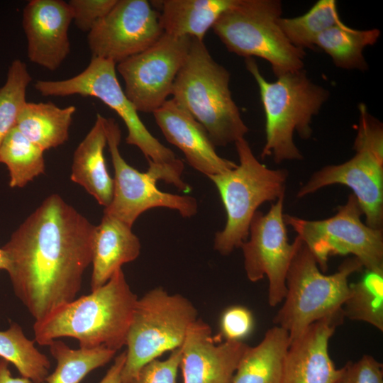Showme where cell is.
I'll return each instance as SVG.
<instances>
[{
	"label": "cell",
	"mask_w": 383,
	"mask_h": 383,
	"mask_svg": "<svg viewBox=\"0 0 383 383\" xmlns=\"http://www.w3.org/2000/svg\"><path fill=\"white\" fill-rule=\"evenodd\" d=\"M279 0H235L212 27L226 49L238 56L267 61L278 77L302 70L304 50L293 45L278 24Z\"/></svg>",
	"instance_id": "52a82bcc"
},
{
	"label": "cell",
	"mask_w": 383,
	"mask_h": 383,
	"mask_svg": "<svg viewBox=\"0 0 383 383\" xmlns=\"http://www.w3.org/2000/svg\"><path fill=\"white\" fill-rule=\"evenodd\" d=\"M43 152L16 126L11 130L0 147V162L7 167L10 187H23L45 172Z\"/></svg>",
	"instance_id": "4316f807"
},
{
	"label": "cell",
	"mask_w": 383,
	"mask_h": 383,
	"mask_svg": "<svg viewBox=\"0 0 383 383\" xmlns=\"http://www.w3.org/2000/svg\"><path fill=\"white\" fill-rule=\"evenodd\" d=\"M245 65L258 85L265 116L262 158L271 156L275 163L302 159L294 134L296 132L303 139L311 137L312 118L328 100L329 91L312 82L303 69L269 82L252 57L245 59Z\"/></svg>",
	"instance_id": "277c9868"
},
{
	"label": "cell",
	"mask_w": 383,
	"mask_h": 383,
	"mask_svg": "<svg viewBox=\"0 0 383 383\" xmlns=\"http://www.w3.org/2000/svg\"><path fill=\"white\" fill-rule=\"evenodd\" d=\"M362 268L352 257L335 273L324 274L301 240L287 272V293L274 325L286 330L292 340L313 322L340 311L348 295L349 277Z\"/></svg>",
	"instance_id": "8992f818"
},
{
	"label": "cell",
	"mask_w": 383,
	"mask_h": 383,
	"mask_svg": "<svg viewBox=\"0 0 383 383\" xmlns=\"http://www.w3.org/2000/svg\"><path fill=\"white\" fill-rule=\"evenodd\" d=\"M126 362V351L118 355L99 383H123L121 372Z\"/></svg>",
	"instance_id": "d590c367"
},
{
	"label": "cell",
	"mask_w": 383,
	"mask_h": 383,
	"mask_svg": "<svg viewBox=\"0 0 383 383\" xmlns=\"http://www.w3.org/2000/svg\"><path fill=\"white\" fill-rule=\"evenodd\" d=\"M284 198L272 204L267 213L255 212L250 225L249 239L240 246L248 279L252 282L265 276L268 279L270 306H276L284 300L287 272L301 241L298 236L293 243L288 241L283 213Z\"/></svg>",
	"instance_id": "4fadbf2b"
},
{
	"label": "cell",
	"mask_w": 383,
	"mask_h": 383,
	"mask_svg": "<svg viewBox=\"0 0 383 383\" xmlns=\"http://www.w3.org/2000/svg\"><path fill=\"white\" fill-rule=\"evenodd\" d=\"M32 81L26 65L14 60L9 66L6 80L0 87V147L16 126L19 113L26 102V89Z\"/></svg>",
	"instance_id": "4dcf8cb0"
},
{
	"label": "cell",
	"mask_w": 383,
	"mask_h": 383,
	"mask_svg": "<svg viewBox=\"0 0 383 383\" xmlns=\"http://www.w3.org/2000/svg\"><path fill=\"white\" fill-rule=\"evenodd\" d=\"M75 111L74 106L60 108L51 102L26 101L19 113L16 127L45 151L67 140Z\"/></svg>",
	"instance_id": "cb8c5ba5"
},
{
	"label": "cell",
	"mask_w": 383,
	"mask_h": 383,
	"mask_svg": "<svg viewBox=\"0 0 383 383\" xmlns=\"http://www.w3.org/2000/svg\"><path fill=\"white\" fill-rule=\"evenodd\" d=\"M230 73L211 55L204 40L192 38L172 99L206 130L214 146H226L248 131L229 87Z\"/></svg>",
	"instance_id": "3957f363"
},
{
	"label": "cell",
	"mask_w": 383,
	"mask_h": 383,
	"mask_svg": "<svg viewBox=\"0 0 383 383\" xmlns=\"http://www.w3.org/2000/svg\"><path fill=\"white\" fill-rule=\"evenodd\" d=\"M104 126L114 178L112 200L104 213L131 227L140 215L150 209H174L183 217H191L197 213V201L194 197L157 189L156 183L161 180V175L154 166L149 165L146 172H141L126 162L119 151L121 132L113 118H104Z\"/></svg>",
	"instance_id": "8fae6325"
},
{
	"label": "cell",
	"mask_w": 383,
	"mask_h": 383,
	"mask_svg": "<svg viewBox=\"0 0 383 383\" xmlns=\"http://www.w3.org/2000/svg\"><path fill=\"white\" fill-rule=\"evenodd\" d=\"M362 214L352 194L328 218L310 221L284 214V220L313 254L322 272L326 271L330 256L348 254L357 258L365 270L383 271L382 229L365 224Z\"/></svg>",
	"instance_id": "30bf717a"
},
{
	"label": "cell",
	"mask_w": 383,
	"mask_h": 383,
	"mask_svg": "<svg viewBox=\"0 0 383 383\" xmlns=\"http://www.w3.org/2000/svg\"><path fill=\"white\" fill-rule=\"evenodd\" d=\"M197 314L189 299L170 294L162 287L138 299L126 337L123 382L131 383L145 365L180 348Z\"/></svg>",
	"instance_id": "ba28073f"
},
{
	"label": "cell",
	"mask_w": 383,
	"mask_h": 383,
	"mask_svg": "<svg viewBox=\"0 0 383 383\" xmlns=\"http://www.w3.org/2000/svg\"><path fill=\"white\" fill-rule=\"evenodd\" d=\"M181 360V347L165 360L155 359L145 365L131 383H176Z\"/></svg>",
	"instance_id": "1f68e13d"
},
{
	"label": "cell",
	"mask_w": 383,
	"mask_h": 383,
	"mask_svg": "<svg viewBox=\"0 0 383 383\" xmlns=\"http://www.w3.org/2000/svg\"><path fill=\"white\" fill-rule=\"evenodd\" d=\"M106 145L104 117L98 113L93 127L74 151L70 175L72 182L83 187L105 208L113 193V179L104 155Z\"/></svg>",
	"instance_id": "44dd1931"
},
{
	"label": "cell",
	"mask_w": 383,
	"mask_h": 383,
	"mask_svg": "<svg viewBox=\"0 0 383 383\" xmlns=\"http://www.w3.org/2000/svg\"><path fill=\"white\" fill-rule=\"evenodd\" d=\"M344 367L346 383H383V365L372 355H364Z\"/></svg>",
	"instance_id": "e575fe53"
},
{
	"label": "cell",
	"mask_w": 383,
	"mask_h": 383,
	"mask_svg": "<svg viewBox=\"0 0 383 383\" xmlns=\"http://www.w3.org/2000/svg\"><path fill=\"white\" fill-rule=\"evenodd\" d=\"M192 38L163 33L146 50L116 64L125 94L138 111L153 113L172 95Z\"/></svg>",
	"instance_id": "7c38bea8"
},
{
	"label": "cell",
	"mask_w": 383,
	"mask_h": 383,
	"mask_svg": "<svg viewBox=\"0 0 383 383\" xmlns=\"http://www.w3.org/2000/svg\"><path fill=\"white\" fill-rule=\"evenodd\" d=\"M117 0H70L67 3L76 26L89 32L98 21L106 15Z\"/></svg>",
	"instance_id": "836d02e7"
},
{
	"label": "cell",
	"mask_w": 383,
	"mask_h": 383,
	"mask_svg": "<svg viewBox=\"0 0 383 383\" xmlns=\"http://www.w3.org/2000/svg\"><path fill=\"white\" fill-rule=\"evenodd\" d=\"M235 145L239 164L208 177L216 187L226 213L225 226L216 233L213 245L223 255L247 240L252 218L261 204L284 196L288 175L284 170H272L260 162L245 138Z\"/></svg>",
	"instance_id": "5b68a950"
},
{
	"label": "cell",
	"mask_w": 383,
	"mask_h": 383,
	"mask_svg": "<svg viewBox=\"0 0 383 383\" xmlns=\"http://www.w3.org/2000/svg\"><path fill=\"white\" fill-rule=\"evenodd\" d=\"M291 339L284 328L274 326L261 342L248 345L232 383H282L284 361Z\"/></svg>",
	"instance_id": "7402d4cb"
},
{
	"label": "cell",
	"mask_w": 383,
	"mask_h": 383,
	"mask_svg": "<svg viewBox=\"0 0 383 383\" xmlns=\"http://www.w3.org/2000/svg\"><path fill=\"white\" fill-rule=\"evenodd\" d=\"M95 228L60 195L52 194L2 247L15 295L35 321L76 299L91 263Z\"/></svg>",
	"instance_id": "6da1fadb"
},
{
	"label": "cell",
	"mask_w": 383,
	"mask_h": 383,
	"mask_svg": "<svg viewBox=\"0 0 383 383\" xmlns=\"http://www.w3.org/2000/svg\"><path fill=\"white\" fill-rule=\"evenodd\" d=\"M9 268V261L5 251L0 248V270H4L6 272Z\"/></svg>",
	"instance_id": "74e56055"
},
{
	"label": "cell",
	"mask_w": 383,
	"mask_h": 383,
	"mask_svg": "<svg viewBox=\"0 0 383 383\" xmlns=\"http://www.w3.org/2000/svg\"><path fill=\"white\" fill-rule=\"evenodd\" d=\"M344 317L383 331V271L365 270L360 279L349 284L343 306Z\"/></svg>",
	"instance_id": "f1b7e54d"
},
{
	"label": "cell",
	"mask_w": 383,
	"mask_h": 383,
	"mask_svg": "<svg viewBox=\"0 0 383 383\" xmlns=\"http://www.w3.org/2000/svg\"><path fill=\"white\" fill-rule=\"evenodd\" d=\"M48 346L57 366L46 377L47 383H80L91 371L111 361L116 353L105 347L72 349L58 339Z\"/></svg>",
	"instance_id": "484cf974"
},
{
	"label": "cell",
	"mask_w": 383,
	"mask_h": 383,
	"mask_svg": "<svg viewBox=\"0 0 383 383\" xmlns=\"http://www.w3.org/2000/svg\"><path fill=\"white\" fill-rule=\"evenodd\" d=\"M379 29L356 30L343 23L321 33L315 47L328 54L335 66L347 70H366L365 48L374 45L379 38Z\"/></svg>",
	"instance_id": "d4e9b609"
},
{
	"label": "cell",
	"mask_w": 383,
	"mask_h": 383,
	"mask_svg": "<svg viewBox=\"0 0 383 383\" xmlns=\"http://www.w3.org/2000/svg\"><path fill=\"white\" fill-rule=\"evenodd\" d=\"M235 0H164L160 21L165 33L204 40L206 32Z\"/></svg>",
	"instance_id": "603a6c76"
},
{
	"label": "cell",
	"mask_w": 383,
	"mask_h": 383,
	"mask_svg": "<svg viewBox=\"0 0 383 383\" xmlns=\"http://www.w3.org/2000/svg\"><path fill=\"white\" fill-rule=\"evenodd\" d=\"M28 339L16 322L6 331H0V358L13 364L21 377L32 383H43L49 374L50 362Z\"/></svg>",
	"instance_id": "83f0119b"
},
{
	"label": "cell",
	"mask_w": 383,
	"mask_h": 383,
	"mask_svg": "<svg viewBox=\"0 0 383 383\" xmlns=\"http://www.w3.org/2000/svg\"><path fill=\"white\" fill-rule=\"evenodd\" d=\"M152 113L166 140L183 152L194 169L209 177L237 166L216 153L204 128L174 99H167Z\"/></svg>",
	"instance_id": "d6986e66"
},
{
	"label": "cell",
	"mask_w": 383,
	"mask_h": 383,
	"mask_svg": "<svg viewBox=\"0 0 383 383\" xmlns=\"http://www.w3.org/2000/svg\"><path fill=\"white\" fill-rule=\"evenodd\" d=\"M164 33L160 13L146 0H117L88 33L92 57L118 64L152 45Z\"/></svg>",
	"instance_id": "5bb4252c"
},
{
	"label": "cell",
	"mask_w": 383,
	"mask_h": 383,
	"mask_svg": "<svg viewBox=\"0 0 383 383\" xmlns=\"http://www.w3.org/2000/svg\"><path fill=\"white\" fill-rule=\"evenodd\" d=\"M9 363L0 358V383H32L26 377H13L10 371Z\"/></svg>",
	"instance_id": "8d00e7d4"
},
{
	"label": "cell",
	"mask_w": 383,
	"mask_h": 383,
	"mask_svg": "<svg viewBox=\"0 0 383 383\" xmlns=\"http://www.w3.org/2000/svg\"><path fill=\"white\" fill-rule=\"evenodd\" d=\"M355 155L340 165H328L312 174L298 191L304 197L332 184H340L353 191L366 218V224L382 229L383 155L367 149H357Z\"/></svg>",
	"instance_id": "9a60e30c"
},
{
	"label": "cell",
	"mask_w": 383,
	"mask_h": 383,
	"mask_svg": "<svg viewBox=\"0 0 383 383\" xmlns=\"http://www.w3.org/2000/svg\"><path fill=\"white\" fill-rule=\"evenodd\" d=\"M73 21L67 2L31 0L23 11L29 60L50 71L60 67L70 51L68 29Z\"/></svg>",
	"instance_id": "ac0fdd59"
},
{
	"label": "cell",
	"mask_w": 383,
	"mask_h": 383,
	"mask_svg": "<svg viewBox=\"0 0 383 383\" xmlns=\"http://www.w3.org/2000/svg\"><path fill=\"white\" fill-rule=\"evenodd\" d=\"M116 64L91 57L85 70L71 78L59 81L38 80L35 89L43 96H66L79 94L99 99L113 110L124 122L128 145L138 147L148 162L182 174L184 163L148 130L138 111L128 99L116 76Z\"/></svg>",
	"instance_id": "9c48e42d"
},
{
	"label": "cell",
	"mask_w": 383,
	"mask_h": 383,
	"mask_svg": "<svg viewBox=\"0 0 383 383\" xmlns=\"http://www.w3.org/2000/svg\"><path fill=\"white\" fill-rule=\"evenodd\" d=\"M211 327L196 319L181 346L183 383H232L239 362L248 347L243 341L216 343Z\"/></svg>",
	"instance_id": "2e32d148"
},
{
	"label": "cell",
	"mask_w": 383,
	"mask_h": 383,
	"mask_svg": "<svg viewBox=\"0 0 383 383\" xmlns=\"http://www.w3.org/2000/svg\"><path fill=\"white\" fill-rule=\"evenodd\" d=\"M137 301L121 268L91 293L35 321V341L44 346L69 337L77 340L81 348L105 347L117 352L126 345Z\"/></svg>",
	"instance_id": "7a4b0ae2"
},
{
	"label": "cell",
	"mask_w": 383,
	"mask_h": 383,
	"mask_svg": "<svg viewBox=\"0 0 383 383\" xmlns=\"http://www.w3.org/2000/svg\"><path fill=\"white\" fill-rule=\"evenodd\" d=\"M335 0H319L304 14L294 18H282L278 24L295 47L314 49L318 36L326 30L343 24Z\"/></svg>",
	"instance_id": "f546056e"
},
{
	"label": "cell",
	"mask_w": 383,
	"mask_h": 383,
	"mask_svg": "<svg viewBox=\"0 0 383 383\" xmlns=\"http://www.w3.org/2000/svg\"><path fill=\"white\" fill-rule=\"evenodd\" d=\"M343 309L309 326L291 340L287 352L282 383H335L343 374L328 353L329 340L344 319Z\"/></svg>",
	"instance_id": "e0dca14e"
},
{
	"label": "cell",
	"mask_w": 383,
	"mask_h": 383,
	"mask_svg": "<svg viewBox=\"0 0 383 383\" xmlns=\"http://www.w3.org/2000/svg\"><path fill=\"white\" fill-rule=\"evenodd\" d=\"M253 327V316L243 306H231L221 316L220 334L226 340L243 341L251 333Z\"/></svg>",
	"instance_id": "d6a6232c"
},
{
	"label": "cell",
	"mask_w": 383,
	"mask_h": 383,
	"mask_svg": "<svg viewBox=\"0 0 383 383\" xmlns=\"http://www.w3.org/2000/svg\"><path fill=\"white\" fill-rule=\"evenodd\" d=\"M132 227L104 213L96 226L92 254L91 291L106 284L122 265L135 260L140 252V242Z\"/></svg>",
	"instance_id": "ffe728a7"
},
{
	"label": "cell",
	"mask_w": 383,
	"mask_h": 383,
	"mask_svg": "<svg viewBox=\"0 0 383 383\" xmlns=\"http://www.w3.org/2000/svg\"><path fill=\"white\" fill-rule=\"evenodd\" d=\"M344 368H345V367H344ZM335 383H346L345 376V371H344V373H343V376L337 382H335Z\"/></svg>",
	"instance_id": "f35d334b"
}]
</instances>
